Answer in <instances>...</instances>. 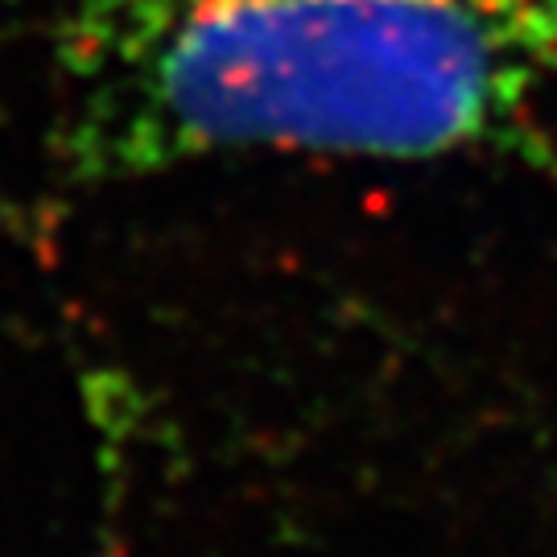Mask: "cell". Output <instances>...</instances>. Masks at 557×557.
<instances>
[{
	"label": "cell",
	"instance_id": "cell-1",
	"mask_svg": "<svg viewBox=\"0 0 557 557\" xmlns=\"http://www.w3.org/2000/svg\"><path fill=\"white\" fill-rule=\"evenodd\" d=\"M50 59L66 190L248 149L557 170V0H75Z\"/></svg>",
	"mask_w": 557,
	"mask_h": 557
}]
</instances>
